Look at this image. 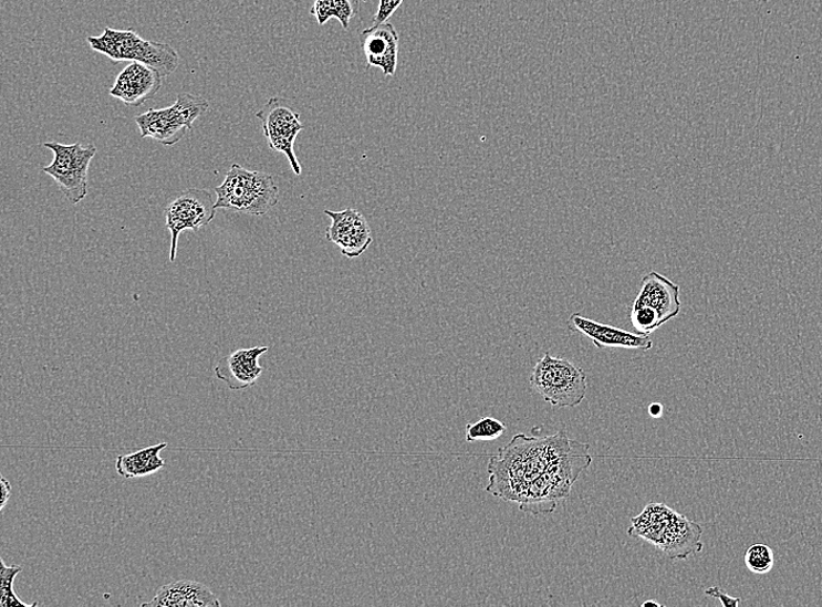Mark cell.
Segmentation results:
<instances>
[{
  "instance_id": "3957f363",
  "label": "cell",
  "mask_w": 822,
  "mask_h": 607,
  "mask_svg": "<svg viewBox=\"0 0 822 607\" xmlns=\"http://www.w3.org/2000/svg\"><path fill=\"white\" fill-rule=\"evenodd\" d=\"M216 195L217 208L256 217L266 216L280 201V188L272 176L249 171L239 164L230 166Z\"/></svg>"
},
{
  "instance_id": "9c48e42d",
  "label": "cell",
  "mask_w": 822,
  "mask_h": 607,
  "mask_svg": "<svg viewBox=\"0 0 822 607\" xmlns=\"http://www.w3.org/2000/svg\"><path fill=\"white\" fill-rule=\"evenodd\" d=\"M331 220L326 229V239L340 247L342 254L348 259L362 257L373 242L371 227L365 217L354 208L343 212H324Z\"/></svg>"
},
{
  "instance_id": "8fae6325",
  "label": "cell",
  "mask_w": 822,
  "mask_h": 607,
  "mask_svg": "<svg viewBox=\"0 0 822 607\" xmlns=\"http://www.w3.org/2000/svg\"><path fill=\"white\" fill-rule=\"evenodd\" d=\"M162 87V76L141 62H132L118 75L111 95L125 106L139 107L156 96Z\"/></svg>"
},
{
  "instance_id": "6da1fadb",
  "label": "cell",
  "mask_w": 822,
  "mask_h": 607,
  "mask_svg": "<svg viewBox=\"0 0 822 607\" xmlns=\"http://www.w3.org/2000/svg\"><path fill=\"white\" fill-rule=\"evenodd\" d=\"M574 441L560 431L550 437L523 433L491 456L487 491L504 501L518 502L527 488L572 449Z\"/></svg>"
},
{
  "instance_id": "7402d4cb",
  "label": "cell",
  "mask_w": 822,
  "mask_h": 607,
  "mask_svg": "<svg viewBox=\"0 0 822 607\" xmlns=\"http://www.w3.org/2000/svg\"><path fill=\"white\" fill-rule=\"evenodd\" d=\"M506 426L493 417H483L467 427L466 437L469 443L496 441L506 432Z\"/></svg>"
},
{
  "instance_id": "f1b7e54d",
  "label": "cell",
  "mask_w": 822,
  "mask_h": 607,
  "mask_svg": "<svg viewBox=\"0 0 822 607\" xmlns=\"http://www.w3.org/2000/svg\"><path fill=\"white\" fill-rule=\"evenodd\" d=\"M642 606H643V607H646V606H657V607H663L664 605H663V604H659V603H657V601H655V600H647V601L643 603V604H642Z\"/></svg>"
},
{
  "instance_id": "9a60e30c",
  "label": "cell",
  "mask_w": 822,
  "mask_h": 607,
  "mask_svg": "<svg viewBox=\"0 0 822 607\" xmlns=\"http://www.w3.org/2000/svg\"><path fill=\"white\" fill-rule=\"evenodd\" d=\"M703 534L704 530L699 523L676 513L657 544V548L673 561H684L693 554L703 552Z\"/></svg>"
},
{
  "instance_id": "5b68a950",
  "label": "cell",
  "mask_w": 822,
  "mask_h": 607,
  "mask_svg": "<svg viewBox=\"0 0 822 607\" xmlns=\"http://www.w3.org/2000/svg\"><path fill=\"white\" fill-rule=\"evenodd\" d=\"M530 384L545 402L558 408H575L586 394L585 371L566 359L552 357L550 352L535 365Z\"/></svg>"
},
{
  "instance_id": "d4e9b609",
  "label": "cell",
  "mask_w": 822,
  "mask_h": 607,
  "mask_svg": "<svg viewBox=\"0 0 822 607\" xmlns=\"http://www.w3.org/2000/svg\"><path fill=\"white\" fill-rule=\"evenodd\" d=\"M405 0H381L377 11L373 17V25H382L388 22L394 12L403 6Z\"/></svg>"
},
{
  "instance_id": "4316f807",
  "label": "cell",
  "mask_w": 822,
  "mask_h": 607,
  "mask_svg": "<svg viewBox=\"0 0 822 607\" xmlns=\"http://www.w3.org/2000/svg\"><path fill=\"white\" fill-rule=\"evenodd\" d=\"M11 484L8 479L2 474L0 475V511H4L8 502L11 498Z\"/></svg>"
},
{
  "instance_id": "52a82bcc",
  "label": "cell",
  "mask_w": 822,
  "mask_h": 607,
  "mask_svg": "<svg viewBox=\"0 0 822 607\" xmlns=\"http://www.w3.org/2000/svg\"><path fill=\"white\" fill-rule=\"evenodd\" d=\"M217 201L199 188H188L165 208L166 228L171 234L170 261L176 262L179 237L184 230H198L212 222L217 216Z\"/></svg>"
},
{
  "instance_id": "2e32d148",
  "label": "cell",
  "mask_w": 822,
  "mask_h": 607,
  "mask_svg": "<svg viewBox=\"0 0 822 607\" xmlns=\"http://www.w3.org/2000/svg\"><path fill=\"white\" fill-rule=\"evenodd\" d=\"M143 607H216L219 598L206 585L189 579L166 584L158 589L153 600Z\"/></svg>"
},
{
  "instance_id": "ba28073f",
  "label": "cell",
  "mask_w": 822,
  "mask_h": 607,
  "mask_svg": "<svg viewBox=\"0 0 822 607\" xmlns=\"http://www.w3.org/2000/svg\"><path fill=\"white\" fill-rule=\"evenodd\" d=\"M257 117L262 122L269 148L284 154L290 163L291 170L294 175L301 176L302 166L293 151L294 140L304 129L301 115L292 111L288 100L272 97L257 114Z\"/></svg>"
},
{
  "instance_id": "7c38bea8",
  "label": "cell",
  "mask_w": 822,
  "mask_h": 607,
  "mask_svg": "<svg viewBox=\"0 0 822 607\" xmlns=\"http://www.w3.org/2000/svg\"><path fill=\"white\" fill-rule=\"evenodd\" d=\"M269 350L268 347H252L239 349L223 358L215 368L217 378L231 390H244L256 386L263 373L260 358Z\"/></svg>"
},
{
  "instance_id": "8992f818",
  "label": "cell",
  "mask_w": 822,
  "mask_h": 607,
  "mask_svg": "<svg viewBox=\"0 0 822 607\" xmlns=\"http://www.w3.org/2000/svg\"><path fill=\"white\" fill-rule=\"evenodd\" d=\"M44 146L54 154V159L42 171L56 182L72 205L80 203L89 196V172L97 154L96 146L83 148L81 143L66 145L56 142L45 143Z\"/></svg>"
},
{
  "instance_id": "7a4b0ae2",
  "label": "cell",
  "mask_w": 822,
  "mask_h": 607,
  "mask_svg": "<svg viewBox=\"0 0 822 607\" xmlns=\"http://www.w3.org/2000/svg\"><path fill=\"white\" fill-rule=\"evenodd\" d=\"M592 460L589 446L574 441L571 450L524 490L518 501L520 511L532 515L553 513Z\"/></svg>"
},
{
  "instance_id": "603a6c76",
  "label": "cell",
  "mask_w": 822,
  "mask_h": 607,
  "mask_svg": "<svg viewBox=\"0 0 822 607\" xmlns=\"http://www.w3.org/2000/svg\"><path fill=\"white\" fill-rule=\"evenodd\" d=\"M747 568L757 575L769 574L774 565V553L767 544L757 543L746 554Z\"/></svg>"
},
{
  "instance_id": "44dd1931",
  "label": "cell",
  "mask_w": 822,
  "mask_h": 607,
  "mask_svg": "<svg viewBox=\"0 0 822 607\" xmlns=\"http://www.w3.org/2000/svg\"><path fill=\"white\" fill-rule=\"evenodd\" d=\"M23 572L19 565H8L0 558V607H34L38 603L29 604L21 600L14 593L15 577Z\"/></svg>"
},
{
  "instance_id": "83f0119b",
  "label": "cell",
  "mask_w": 822,
  "mask_h": 607,
  "mask_svg": "<svg viewBox=\"0 0 822 607\" xmlns=\"http://www.w3.org/2000/svg\"><path fill=\"white\" fill-rule=\"evenodd\" d=\"M648 415L653 418H660L664 415V407L662 404H652L648 406Z\"/></svg>"
},
{
  "instance_id": "30bf717a",
  "label": "cell",
  "mask_w": 822,
  "mask_h": 607,
  "mask_svg": "<svg viewBox=\"0 0 822 607\" xmlns=\"http://www.w3.org/2000/svg\"><path fill=\"white\" fill-rule=\"evenodd\" d=\"M566 325L569 329L581 333L592 341L599 349L626 348L646 352L653 347L649 336L601 324L583 317L581 313H573Z\"/></svg>"
},
{
  "instance_id": "4fadbf2b",
  "label": "cell",
  "mask_w": 822,
  "mask_h": 607,
  "mask_svg": "<svg viewBox=\"0 0 822 607\" xmlns=\"http://www.w3.org/2000/svg\"><path fill=\"white\" fill-rule=\"evenodd\" d=\"M651 306L659 313L665 325L680 315V286L673 283L657 271H651L643 281L642 287L632 307Z\"/></svg>"
},
{
  "instance_id": "e0dca14e",
  "label": "cell",
  "mask_w": 822,
  "mask_h": 607,
  "mask_svg": "<svg viewBox=\"0 0 822 607\" xmlns=\"http://www.w3.org/2000/svg\"><path fill=\"white\" fill-rule=\"evenodd\" d=\"M135 121L143 139L150 137L165 146L177 144L189 132L174 106L164 109H150L136 116Z\"/></svg>"
},
{
  "instance_id": "ffe728a7",
  "label": "cell",
  "mask_w": 822,
  "mask_h": 607,
  "mask_svg": "<svg viewBox=\"0 0 822 607\" xmlns=\"http://www.w3.org/2000/svg\"><path fill=\"white\" fill-rule=\"evenodd\" d=\"M360 9V0H314L310 14L318 19L321 27L334 18L347 31L351 20L357 15Z\"/></svg>"
},
{
  "instance_id": "484cf974",
  "label": "cell",
  "mask_w": 822,
  "mask_h": 607,
  "mask_svg": "<svg viewBox=\"0 0 822 607\" xmlns=\"http://www.w3.org/2000/svg\"><path fill=\"white\" fill-rule=\"evenodd\" d=\"M705 594L709 597L720 599L725 607H735L741 603L740 598L730 597L729 595L725 594L720 588H718V586H712V588L707 589Z\"/></svg>"
},
{
  "instance_id": "277c9868",
  "label": "cell",
  "mask_w": 822,
  "mask_h": 607,
  "mask_svg": "<svg viewBox=\"0 0 822 607\" xmlns=\"http://www.w3.org/2000/svg\"><path fill=\"white\" fill-rule=\"evenodd\" d=\"M89 43L93 51L114 62H141L158 72L162 77L174 74L179 65V56L174 48L144 40L133 30L105 28L101 35L89 36Z\"/></svg>"
},
{
  "instance_id": "cb8c5ba5",
  "label": "cell",
  "mask_w": 822,
  "mask_h": 607,
  "mask_svg": "<svg viewBox=\"0 0 822 607\" xmlns=\"http://www.w3.org/2000/svg\"><path fill=\"white\" fill-rule=\"evenodd\" d=\"M629 321L636 333L642 334V336H651L653 332L664 325L659 313L651 306L632 307Z\"/></svg>"
},
{
  "instance_id": "d6986e66",
  "label": "cell",
  "mask_w": 822,
  "mask_h": 607,
  "mask_svg": "<svg viewBox=\"0 0 822 607\" xmlns=\"http://www.w3.org/2000/svg\"><path fill=\"white\" fill-rule=\"evenodd\" d=\"M166 448L167 444L162 443L134 453L119 456L116 462V471L126 479L155 474L165 468L160 452Z\"/></svg>"
},
{
  "instance_id": "5bb4252c",
  "label": "cell",
  "mask_w": 822,
  "mask_h": 607,
  "mask_svg": "<svg viewBox=\"0 0 822 607\" xmlns=\"http://www.w3.org/2000/svg\"><path fill=\"white\" fill-rule=\"evenodd\" d=\"M361 43L368 69H381L386 76L396 73L399 38L393 24L387 22L365 30L361 34Z\"/></svg>"
},
{
  "instance_id": "ac0fdd59",
  "label": "cell",
  "mask_w": 822,
  "mask_h": 607,
  "mask_svg": "<svg viewBox=\"0 0 822 607\" xmlns=\"http://www.w3.org/2000/svg\"><path fill=\"white\" fill-rule=\"evenodd\" d=\"M676 513L664 504H649L638 516L631 519L627 534L646 540L657 547Z\"/></svg>"
}]
</instances>
